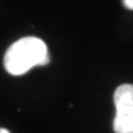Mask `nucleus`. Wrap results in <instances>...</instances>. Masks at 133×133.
I'll use <instances>...</instances> for the list:
<instances>
[{"label":"nucleus","mask_w":133,"mask_h":133,"mask_svg":"<svg viewBox=\"0 0 133 133\" xmlns=\"http://www.w3.org/2000/svg\"><path fill=\"white\" fill-rule=\"evenodd\" d=\"M48 46L42 38L24 37L15 42L5 53V68L12 76H22L31 68L49 64Z\"/></svg>","instance_id":"obj_1"},{"label":"nucleus","mask_w":133,"mask_h":133,"mask_svg":"<svg viewBox=\"0 0 133 133\" xmlns=\"http://www.w3.org/2000/svg\"><path fill=\"white\" fill-rule=\"evenodd\" d=\"M114 133H133V84H120L114 92Z\"/></svg>","instance_id":"obj_2"},{"label":"nucleus","mask_w":133,"mask_h":133,"mask_svg":"<svg viewBox=\"0 0 133 133\" xmlns=\"http://www.w3.org/2000/svg\"><path fill=\"white\" fill-rule=\"evenodd\" d=\"M123 5H124V8L133 10V0H123Z\"/></svg>","instance_id":"obj_3"},{"label":"nucleus","mask_w":133,"mask_h":133,"mask_svg":"<svg viewBox=\"0 0 133 133\" xmlns=\"http://www.w3.org/2000/svg\"><path fill=\"white\" fill-rule=\"evenodd\" d=\"M0 133H10L8 129H3V127H0Z\"/></svg>","instance_id":"obj_4"}]
</instances>
